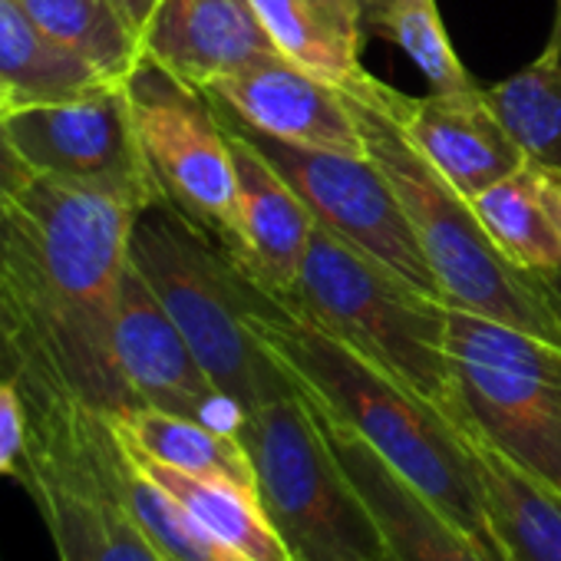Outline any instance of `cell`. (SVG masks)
<instances>
[{
	"mask_svg": "<svg viewBox=\"0 0 561 561\" xmlns=\"http://www.w3.org/2000/svg\"><path fill=\"white\" fill-rule=\"evenodd\" d=\"M311 403V400H308ZM314 407V403H311ZM321 433L377 518L393 561H492L459 525L393 472L357 433L318 410Z\"/></svg>",
	"mask_w": 561,
	"mask_h": 561,
	"instance_id": "obj_16",
	"label": "cell"
},
{
	"mask_svg": "<svg viewBox=\"0 0 561 561\" xmlns=\"http://www.w3.org/2000/svg\"><path fill=\"white\" fill-rule=\"evenodd\" d=\"M34 179H37L34 165L24 159V152L11 139L4 119H0V218H8L24 202Z\"/></svg>",
	"mask_w": 561,
	"mask_h": 561,
	"instance_id": "obj_29",
	"label": "cell"
},
{
	"mask_svg": "<svg viewBox=\"0 0 561 561\" xmlns=\"http://www.w3.org/2000/svg\"><path fill=\"white\" fill-rule=\"evenodd\" d=\"M0 561H4V558H0Z\"/></svg>",
	"mask_w": 561,
	"mask_h": 561,
	"instance_id": "obj_37",
	"label": "cell"
},
{
	"mask_svg": "<svg viewBox=\"0 0 561 561\" xmlns=\"http://www.w3.org/2000/svg\"><path fill=\"white\" fill-rule=\"evenodd\" d=\"M466 439L508 561H561V495L479 433H466Z\"/></svg>",
	"mask_w": 561,
	"mask_h": 561,
	"instance_id": "obj_19",
	"label": "cell"
},
{
	"mask_svg": "<svg viewBox=\"0 0 561 561\" xmlns=\"http://www.w3.org/2000/svg\"><path fill=\"white\" fill-rule=\"evenodd\" d=\"M4 126L37 175L106 192L139 208L165 202L142 152L126 83H106L70 100L21 103Z\"/></svg>",
	"mask_w": 561,
	"mask_h": 561,
	"instance_id": "obj_11",
	"label": "cell"
},
{
	"mask_svg": "<svg viewBox=\"0 0 561 561\" xmlns=\"http://www.w3.org/2000/svg\"><path fill=\"white\" fill-rule=\"evenodd\" d=\"M462 433H479L561 495V344L446 305Z\"/></svg>",
	"mask_w": 561,
	"mask_h": 561,
	"instance_id": "obj_8",
	"label": "cell"
},
{
	"mask_svg": "<svg viewBox=\"0 0 561 561\" xmlns=\"http://www.w3.org/2000/svg\"><path fill=\"white\" fill-rule=\"evenodd\" d=\"M380 4H383V0H360V8H364V14H367V27H370V18L377 14Z\"/></svg>",
	"mask_w": 561,
	"mask_h": 561,
	"instance_id": "obj_35",
	"label": "cell"
},
{
	"mask_svg": "<svg viewBox=\"0 0 561 561\" xmlns=\"http://www.w3.org/2000/svg\"><path fill=\"white\" fill-rule=\"evenodd\" d=\"M142 208L37 175L0 218V271L21 321L24 370L113 416L139 407L116 364V308Z\"/></svg>",
	"mask_w": 561,
	"mask_h": 561,
	"instance_id": "obj_1",
	"label": "cell"
},
{
	"mask_svg": "<svg viewBox=\"0 0 561 561\" xmlns=\"http://www.w3.org/2000/svg\"><path fill=\"white\" fill-rule=\"evenodd\" d=\"M24 370V347H21V321L8 291L4 271H0V377L18 380Z\"/></svg>",
	"mask_w": 561,
	"mask_h": 561,
	"instance_id": "obj_30",
	"label": "cell"
},
{
	"mask_svg": "<svg viewBox=\"0 0 561 561\" xmlns=\"http://www.w3.org/2000/svg\"><path fill=\"white\" fill-rule=\"evenodd\" d=\"M21 103H18V96L4 87V83H0V119H8V113L11 110H18Z\"/></svg>",
	"mask_w": 561,
	"mask_h": 561,
	"instance_id": "obj_33",
	"label": "cell"
},
{
	"mask_svg": "<svg viewBox=\"0 0 561 561\" xmlns=\"http://www.w3.org/2000/svg\"><path fill=\"white\" fill-rule=\"evenodd\" d=\"M169 561H172V558H169Z\"/></svg>",
	"mask_w": 561,
	"mask_h": 561,
	"instance_id": "obj_38",
	"label": "cell"
},
{
	"mask_svg": "<svg viewBox=\"0 0 561 561\" xmlns=\"http://www.w3.org/2000/svg\"><path fill=\"white\" fill-rule=\"evenodd\" d=\"M548 280H551V291H554V298L561 301V274H551Z\"/></svg>",
	"mask_w": 561,
	"mask_h": 561,
	"instance_id": "obj_36",
	"label": "cell"
},
{
	"mask_svg": "<svg viewBox=\"0 0 561 561\" xmlns=\"http://www.w3.org/2000/svg\"><path fill=\"white\" fill-rule=\"evenodd\" d=\"M136 462L225 548L238 551L248 561H295L288 541L271 525L254 489L228 482V479L188 476V472H179L172 466H162L142 456H136Z\"/></svg>",
	"mask_w": 561,
	"mask_h": 561,
	"instance_id": "obj_20",
	"label": "cell"
},
{
	"mask_svg": "<svg viewBox=\"0 0 561 561\" xmlns=\"http://www.w3.org/2000/svg\"><path fill=\"white\" fill-rule=\"evenodd\" d=\"M113 4L119 8V14L129 21V27L142 37V31L149 27L156 8H159V0H113Z\"/></svg>",
	"mask_w": 561,
	"mask_h": 561,
	"instance_id": "obj_32",
	"label": "cell"
},
{
	"mask_svg": "<svg viewBox=\"0 0 561 561\" xmlns=\"http://www.w3.org/2000/svg\"><path fill=\"white\" fill-rule=\"evenodd\" d=\"M27 403V453L18 482L34 499L60 561H169L119 495L123 439L110 416L37 380Z\"/></svg>",
	"mask_w": 561,
	"mask_h": 561,
	"instance_id": "obj_6",
	"label": "cell"
},
{
	"mask_svg": "<svg viewBox=\"0 0 561 561\" xmlns=\"http://www.w3.org/2000/svg\"><path fill=\"white\" fill-rule=\"evenodd\" d=\"M0 83L18 103H44L90 93L110 80L50 41L21 0H0Z\"/></svg>",
	"mask_w": 561,
	"mask_h": 561,
	"instance_id": "obj_22",
	"label": "cell"
},
{
	"mask_svg": "<svg viewBox=\"0 0 561 561\" xmlns=\"http://www.w3.org/2000/svg\"><path fill=\"white\" fill-rule=\"evenodd\" d=\"M238 439L251 456L257 499L295 561H393L301 390L248 413Z\"/></svg>",
	"mask_w": 561,
	"mask_h": 561,
	"instance_id": "obj_7",
	"label": "cell"
},
{
	"mask_svg": "<svg viewBox=\"0 0 561 561\" xmlns=\"http://www.w3.org/2000/svg\"><path fill=\"white\" fill-rule=\"evenodd\" d=\"M469 202L505 257L545 277L561 274V241L541 202L538 172L528 162Z\"/></svg>",
	"mask_w": 561,
	"mask_h": 561,
	"instance_id": "obj_25",
	"label": "cell"
},
{
	"mask_svg": "<svg viewBox=\"0 0 561 561\" xmlns=\"http://www.w3.org/2000/svg\"><path fill=\"white\" fill-rule=\"evenodd\" d=\"M205 96L225 106L248 129L280 142L367 156L357 116L341 87L308 73L280 54L211 83Z\"/></svg>",
	"mask_w": 561,
	"mask_h": 561,
	"instance_id": "obj_13",
	"label": "cell"
},
{
	"mask_svg": "<svg viewBox=\"0 0 561 561\" xmlns=\"http://www.w3.org/2000/svg\"><path fill=\"white\" fill-rule=\"evenodd\" d=\"M221 126L231 146L234 182H238L241 248L231 261L254 280V285H261L264 291L277 298H285L291 295L295 280L301 274L311 231H314V215L231 123L221 119Z\"/></svg>",
	"mask_w": 561,
	"mask_h": 561,
	"instance_id": "obj_17",
	"label": "cell"
},
{
	"mask_svg": "<svg viewBox=\"0 0 561 561\" xmlns=\"http://www.w3.org/2000/svg\"><path fill=\"white\" fill-rule=\"evenodd\" d=\"M288 301L370 364L416 390L462 430L446 354V301L314 221Z\"/></svg>",
	"mask_w": 561,
	"mask_h": 561,
	"instance_id": "obj_5",
	"label": "cell"
},
{
	"mask_svg": "<svg viewBox=\"0 0 561 561\" xmlns=\"http://www.w3.org/2000/svg\"><path fill=\"white\" fill-rule=\"evenodd\" d=\"M211 106L225 123H231L261 152V159L280 179L291 185V192L308 205L318 225L351 241L354 248L367 251L370 257L383 261L387 267H393L400 277H407L410 285L423 288L426 295L443 298L397 192L367 156L280 142L274 136L248 129L215 100Z\"/></svg>",
	"mask_w": 561,
	"mask_h": 561,
	"instance_id": "obj_10",
	"label": "cell"
},
{
	"mask_svg": "<svg viewBox=\"0 0 561 561\" xmlns=\"http://www.w3.org/2000/svg\"><path fill=\"white\" fill-rule=\"evenodd\" d=\"M377 93L407 139L466 198H476L479 192L525 165L522 149L502 129L485 100V90L479 87L462 93L407 96L377 80Z\"/></svg>",
	"mask_w": 561,
	"mask_h": 561,
	"instance_id": "obj_14",
	"label": "cell"
},
{
	"mask_svg": "<svg viewBox=\"0 0 561 561\" xmlns=\"http://www.w3.org/2000/svg\"><path fill=\"white\" fill-rule=\"evenodd\" d=\"M21 4L50 41L90 64L110 83H126L146 57L142 37L113 0H21Z\"/></svg>",
	"mask_w": 561,
	"mask_h": 561,
	"instance_id": "obj_24",
	"label": "cell"
},
{
	"mask_svg": "<svg viewBox=\"0 0 561 561\" xmlns=\"http://www.w3.org/2000/svg\"><path fill=\"white\" fill-rule=\"evenodd\" d=\"M126 93L165 202L234 257L241 248L234 159L211 100L149 57L126 77Z\"/></svg>",
	"mask_w": 561,
	"mask_h": 561,
	"instance_id": "obj_9",
	"label": "cell"
},
{
	"mask_svg": "<svg viewBox=\"0 0 561 561\" xmlns=\"http://www.w3.org/2000/svg\"><path fill=\"white\" fill-rule=\"evenodd\" d=\"M248 328L318 410L357 433L492 561H508L469 439L443 410L251 277Z\"/></svg>",
	"mask_w": 561,
	"mask_h": 561,
	"instance_id": "obj_2",
	"label": "cell"
},
{
	"mask_svg": "<svg viewBox=\"0 0 561 561\" xmlns=\"http://www.w3.org/2000/svg\"><path fill=\"white\" fill-rule=\"evenodd\" d=\"M113 344L116 364L139 407L192 416L225 436L241 433L248 413L231 397L215 390L182 331L165 314L133 261L123 274Z\"/></svg>",
	"mask_w": 561,
	"mask_h": 561,
	"instance_id": "obj_12",
	"label": "cell"
},
{
	"mask_svg": "<svg viewBox=\"0 0 561 561\" xmlns=\"http://www.w3.org/2000/svg\"><path fill=\"white\" fill-rule=\"evenodd\" d=\"M142 54L195 90L277 57L251 0H159Z\"/></svg>",
	"mask_w": 561,
	"mask_h": 561,
	"instance_id": "obj_15",
	"label": "cell"
},
{
	"mask_svg": "<svg viewBox=\"0 0 561 561\" xmlns=\"http://www.w3.org/2000/svg\"><path fill=\"white\" fill-rule=\"evenodd\" d=\"M548 44L561 50V0H554V21H551V37H548Z\"/></svg>",
	"mask_w": 561,
	"mask_h": 561,
	"instance_id": "obj_34",
	"label": "cell"
},
{
	"mask_svg": "<svg viewBox=\"0 0 561 561\" xmlns=\"http://www.w3.org/2000/svg\"><path fill=\"white\" fill-rule=\"evenodd\" d=\"M274 50L308 73L344 83L364 70L367 14L360 0H251Z\"/></svg>",
	"mask_w": 561,
	"mask_h": 561,
	"instance_id": "obj_18",
	"label": "cell"
},
{
	"mask_svg": "<svg viewBox=\"0 0 561 561\" xmlns=\"http://www.w3.org/2000/svg\"><path fill=\"white\" fill-rule=\"evenodd\" d=\"M126 449V443H123ZM119 495L156 548L172 561H248L208 535L152 476L142 472L136 456L126 449L119 466Z\"/></svg>",
	"mask_w": 561,
	"mask_h": 561,
	"instance_id": "obj_26",
	"label": "cell"
},
{
	"mask_svg": "<svg viewBox=\"0 0 561 561\" xmlns=\"http://www.w3.org/2000/svg\"><path fill=\"white\" fill-rule=\"evenodd\" d=\"M337 87L357 116L367 159L387 175L413 225L443 301L561 344V301L551 280L502 254L472 202L407 139L377 93V77L360 70Z\"/></svg>",
	"mask_w": 561,
	"mask_h": 561,
	"instance_id": "obj_3",
	"label": "cell"
},
{
	"mask_svg": "<svg viewBox=\"0 0 561 561\" xmlns=\"http://www.w3.org/2000/svg\"><path fill=\"white\" fill-rule=\"evenodd\" d=\"M27 453V403L18 380L0 377V476L18 479Z\"/></svg>",
	"mask_w": 561,
	"mask_h": 561,
	"instance_id": "obj_28",
	"label": "cell"
},
{
	"mask_svg": "<svg viewBox=\"0 0 561 561\" xmlns=\"http://www.w3.org/2000/svg\"><path fill=\"white\" fill-rule=\"evenodd\" d=\"M129 261L182 331L195 360L244 413L298 387L248 328V277L169 202L136 215Z\"/></svg>",
	"mask_w": 561,
	"mask_h": 561,
	"instance_id": "obj_4",
	"label": "cell"
},
{
	"mask_svg": "<svg viewBox=\"0 0 561 561\" xmlns=\"http://www.w3.org/2000/svg\"><path fill=\"white\" fill-rule=\"evenodd\" d=\"M485 100L525 162L561 175V50L545 44L541 57L485 90Z\"/></svg>",
	"mask_w": 561,
	"mask_h": 561,
	"instance_id": "obj_23",
	"label": "cell"
},
{
	"mask_svg": "<svg viewBox=\"0 0 561 561\" xmlns=\"http://www.w3.org/2000/svg\"><path fill=\"white\" fill-rule=\"evenodd\" d=\"M531 169H535V165H531ZM535 172H538L541 202H545L548 218H551V225H554V231H558V241H561V175H554V172H541V169H535Z\"/></svg>",
	"mask_w": 561,
	"mask_h": 561,
	"instance_id": "obj_31",
	"label": "cell"
},
{
	"mask_svg": "<svg viewBox=\"0 0 561 561\" xmlns=\"http://www.w3.org/2000/svg\"><path fill=\"white\" fill-rule=\"evenodd\" d=\"M370 31L397 44L426 77L433 93H462L476 87L443 27L436 0H383L370 18Z\"/></svg>",
	"mask_w": 561,
	"mask_h": 561,
	"instance_id": "obj_27",
	"label": "cell"
},
{
	"mask_svg": "<svg viewBox=\"0 0 561 561\" xmlns=\"http://www.w3.org/2000/svg\"><path fill=\"white\" fill-rule=\"evenodd\" d=\"M119 439L142 459L202 479H228L254 489V466L238 436H225L192 416L156 407H133L110 416ZM257 492V489H254Z\"/></svg>",
	"mask_w": 561,
	"mask_h": 561,
	"instance_id": "obj_21",
	"label": "cell"
}]
</instances>
